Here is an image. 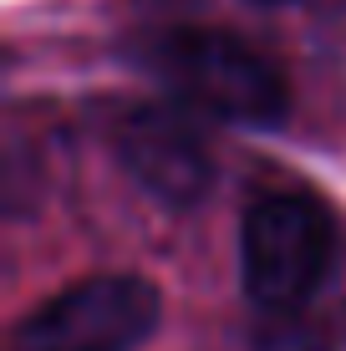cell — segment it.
<instances>
[{
	"label": "cell",
	"instance_id": "obj_1",
	"mask_svg": "<svg viewBox=\"0 0 346 351\" xmlns=\"http://www.w3.org/2000/svg\"><path fill=\"white\" fill-rule=\"evenodd\" d=\"M133 62L199 117L234 128H280L291 82L260 46L219 26H169L133 46Z\"/></svg>",
	"mask_w": 346,
	"mask_h": 351
},
{
	"label": "cell",
	"instance_id": "obj_2",
	"mask_svg": "<svg viewBox=\"0 0 346 351\" xmlns=\"http://www.w3.org/2000/svg\"><path fill=\"white\" fill-rule=\"evenodd\" d=\"M346 229L316 193H265L240 219V280L260 311H295L341 275Z\"/></svg>",
	"mask_w": 346,
	"mask_h": 351
},
{
	"label": "cell",
	"instance_id": "obj_3",
	"mask_svg": "<svg viewBox=\"0 0 346 351\" xmlns=\"http://www.w3.org/2000/svg\"><path fill=\"white\" fill-rule=\"evenodd\" d=\"M163 321V295L143 275H87L16 321L5 351H143Z\"/></svg>",
	"mask_w": 346,
	"mask_h": 351
},
{
	"label": "cell",
	"instance_id": "obj_4",
	"mask_svg": "<svg viewBox=\"0 0 346 351\" xmlns=\"http://www.w3.org/2000/svg\"><path fill=\"white\" fill-rule=\"evenodd\" d=\"M112 153L133 184L163 209H194L214 189V148L194 107L178 97L127 102L112 117Z\"/></svg>",
	"mask_w": 346,
	"mask_h": 351
},
{
	"label": "cell",
	"instance_id": "obj_5",
	"mask_svg": "<svg viewBox=\"0 0 346 351\" xmlns=\"http://www.w3.org/2000/svg\"><path fill=\"white\" fill-rule=\"evenodd\" d=\"M341 341H346V316L316 311V300L295 311H265L255 331V351H341Z\"/></svg>",
	"mask_w": 346,
	"mask_h": 351
},
{
	"label": "cell",
	"instance_id": "obj_6",
	"mask_svg": "<svg viewBox=\"0 0 346 351\" xmlns=\"http://www.w3.org/2000/svg\"><path fill=\"white\" fill-rule=\"evenodd\" d=\"M260 5H280V0H260Z\"/></svg>",
	"mask_w": 346,
	"mask_h": 351
}]
</instances>
